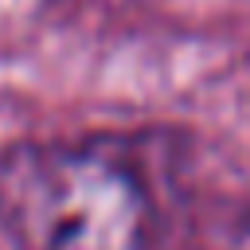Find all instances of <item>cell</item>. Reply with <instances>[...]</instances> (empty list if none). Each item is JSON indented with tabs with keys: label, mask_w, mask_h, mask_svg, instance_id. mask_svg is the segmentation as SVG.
I'll return each mask as SVG.
<instances>
[{
	"label": "cell",
	"mask_w": 250,
	"mask_h": 250,
	"mask_svg": "<svg viewBox=\"0 0 250 250\" xmlns=\"http://www.w3.org/2000/svg\"><path fill=\"white\" fill-rule=\"evenodd\" d=\"M0 227L16 250H156V195L113 137L0 152Z\"/></svg>",
	"instance_id": "1"
},
{
	"label": "cell",
	"mask_w": 250,
	"mask_h": 250,
	"mask_svg": "<svg viewBox=\"0 0 250 250\" xmlns=\"http://www.w3.org/2000/svg\"><path fill=\"white\" fill-rule=\"evenodd\" d=\"M230 250H250V219L234 230V242H230Z\"/></svg>",
	"instance_id": "2"
}]
</instances>
